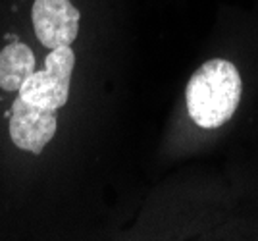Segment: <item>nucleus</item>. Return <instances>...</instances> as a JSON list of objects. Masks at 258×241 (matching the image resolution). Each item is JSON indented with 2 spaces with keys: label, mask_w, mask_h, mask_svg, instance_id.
<instances>
[{
  "label": "nucleus",
  "mask_w": 258,
  "mask_h": 241,
  "mask_svg": "<svg viewBox=\"0 0 258 241\" xmlns=\"http://www.w3.org/2000/svg\"><path fill=\"white\" fill-rule=\"evenodd\" d=\"M241 91L243 83L235 64L224 58L205 62L191 76L185 89L191 120L205 130L224 126L235 114Z\"/></svg>",
  "instance_id": "1"
},
{
  "label": "nucleus",
  "mask_w": 258,
  "mask_h": 241,
  "mask_svg": "<svg viewBox=\"0 0 258 241\" xmlns=\"http://www.w3.org/2000/svg\"><path fill=\"white\" fill-rule=\"evenodd\" d=\"M74 66H76V54L72 46L52 48L44 60V70L33 72L20 87L22 100L37 108H62L70 97V79Z\"/></svg>",
  "instance_id": "2"
},
{
  "label": "nucleus",
  "mask_w": 258,
  "mask_h": 241,
  "mask_svg": "<svg viewBox=\"0 0 258 241\" xmlns=\"http://www.w3.org/2000/svg\"><path fill=\"white\" fill-rule=\"evenodd\" d=\"M35 35L46 48L72 46L79 33V12L70 0H35Z\"/></svg>",
  "instance_id": "3"
},
{
  "label": "nucleus",
  "mask_w": 258,
  "mask_h": 241,
  "mask_svg": "<svg viewBox=\"0 0 258 241\" xmlns=\"http://www.w3.org/2000/svg\"><path fill=\"white\" fill-rule=\"evenodd\" d=\"M58 128L56 110H44L27 104L22 97L14 102L10 118V137L14 145L22 151L33 154L43 153V149L52 141Z\"/></svg>",
  "instance_id": "4"
},
{
  "label": "nucleus",
  "mask_w": 258,
  "mask_h": 241,
  "mask_svg": "<svg viewBox=\"0 0 258 241\" xmlns=\"http://www.w3.org/2000/svg\"><path fill=\"white\" fill-rule=\"evenodd\" d=\"M35 54L23 43H12L0 50V89L20 91L35 72Z\"/></svg>",
  "instance_id": "5"
}]
</instances>
